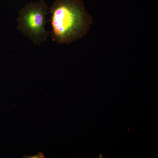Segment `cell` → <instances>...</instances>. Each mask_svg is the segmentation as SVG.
I'll list each match as a JSON object with an SVG mask.
<instances>
[{"mask_svg": "<svg viewBox=\"0 0 158 158\" xmlns=\"http://www.w3.org/2000/svg\"><path fill=\"white\" fill-rule=\"evenodd\" d=\"M50 11L53 36L61 43L83 37L92 22L90 15L80 0H56Z\"/></svg>", "mask_w": 158, "mask_h": 158, "instance_id": "1", "label": "cell"}, {"mask_svg": "<svg viewBox=\"0 0 158 158\" xmlns=\"http://www.w3.org/2000/svg\"><path fill=\"white\" fill-rule=\"evenodd\" d=\"M47 6L42 0L31 3L23 8L18 19V28L35 42L45 41L48 32L45 29Z\"/></svg>", "mask_w": 158, "mask_h": 158, "instance_id": "2", "label": "cell"}, {"mask_svg": "<svg viewBox=\"0 0 158 158\" xmlns=\"http://www.w3.org/2000/svg\"><path fill=\"white\" fill-rule=\"evenodd\" d=\"M30 158H44V156L42 153L39 152L37 154L35 155L32 156H29Z\"/></svg>", "mask_w": 158, "mask_h": 158, "instance_id": "3", "label": "cell"}]
</instances>
